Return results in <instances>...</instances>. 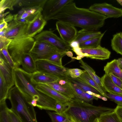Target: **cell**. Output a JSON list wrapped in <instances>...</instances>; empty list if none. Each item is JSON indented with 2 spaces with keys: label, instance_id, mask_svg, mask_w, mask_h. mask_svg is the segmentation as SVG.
<instances>
[{
  "label": "cell",
  "instance_id": "7dc6e473",
  "mask_svg": "<svg viewBox=\"0 0 122 122\" xmlns=\"http://www.w3.org/2000/svg\"><path fill=\"white\" fill-rule=\"evenodd\" d=\"M14 19V15L11 14H9L7 15L5 18L4 20L7 23L10 22L12 21Z\"/></svg>",
  "mask_w": 122,
  "mask_h": 122
},
{
  "label": "cell",
  "instance_id": "5b68a950",
  "mask_svg": "<svg viewBox=\"0 0 122 122\" xmlns=\"http://www.w3.org/2000/svg\"><path fill=\"white\" fill-rule=\"evenodd\" d=\"M35 40L26 35L12 40L8 48L9 52L18 67L21 65L22 58L26 53H30Z\"/></svg>",
  "mask_w": 122,
  "mask_h": 122
},
{
  "label": "cell",
  "instance_id": "484cf974",
  "mask_svg": "<svg viewBox=\"0 0 122 122\" xmlns=\"http://www.w3.org/2000/svg\"><path fill=\"white\" fill-rule=\"evenodd\" d=\"M106 31L100 36L79 44L81 48L91 49L96 48L100 45L101 40Z\"/></svg>",
  "mask_w": 122,
  "mask_h": 122
},
{
  "label": "cell",
  "instance_id": "d590c367",
  "mask_svg": "<svg viewBox=\"0 0 122 122\" xmlns=\"http://www.w3.org/2000/svg\"><path fill=\"white\" fill-rule=\"evenodd\" d=\"M47 113L52 122H64L68 119L65 116L56 112L48 111Z\"/></svg>",
  "mask_w": 122,
  "mask_h": 122
},
{
  "label": "cell",
  "instance_id": "f35d334b",
  "mask_svg": "<svg viewBox=\"0 0 122 122\" xmlns=\"http://www.w3.org/2000/svg\"><path fill=\"white\" fill-rule=\"evenodd\" d=\"M68 103H63L56 101L55 103V112L59 114L63 115L67 107Z\"/></svg>",
  "mask_w": 122,
  "mask_h": 122
},
{
  "label": "cell",
  "instance_id": "ab89813d",
  "mask_svg": "<svg viewBox=\"0 0 122 122\" xmlns=\"http://www.w3.org/2000/svg\"><path fill=\"white\" fill-rule=\"evenodd\" d=\"M12 40L5 37H0V50L4 47L8 46Z\"/></svg>",
  "mask_w": 122,
  "mask_h": 122
},
{
  "label": "cell",
  "instance_id": "d6986e66",
  "mask_svg": "<svg viewBox=\"0 0 122 122\" xmlns=\"http://www.w3.org/2000/svg\"><path fill=\"white\" fill-rule=\"evenodd\" d=\"M101 80L103 88L108 93L122 96V89L113 82L108 75L105 74Z\"/></svg>",
  "mask_w": 122,
  "mask_h": 122
},
{
  "label": "cell",
  "instance_id": "e0dca14e",
  "mask_svg": "<svg viewBox=\"0 0 122 122\" xmlns=\"http://www.w3.org/2000/svg\"><path fill=\"white\" fill-rule=\"evenodd\" d=\"M13 70L0 53V74L2 76L10 89L15 85Z\"/></svg>",
  "mask_w": 122,
  "mask_h": 122
},
{
  "label": "cell",
  "instance_id": "7402d4cb",
  "mask_svg": "<svg viewBox=\"0 0 122 122\" xmlns=\"http://www.w3.org/2000/svg\"><path fill=\"white\" fill-rule=\"evenodd\" d=\"M105 74H112L122 80V70L119 66L117 59L108 62L104 68Z\"/></svg>",
  "mask_w": 122,
  "mask_h": 122
},
{
  "label": "cell",
  "instance_id": "f546056e",
  "mask_svg": "<svg viewBox=\"0 0 122 122\" xmlns=\"http://www.w3.org/2000/svg\"><path fill=\"white\" fill-rule=\"evenodd\" d=\"M66 55V52L57 51L45 60L53 64L62 67L63 66L62 64V58Z\"/></svg>",
  "mask_w": 122,
  "mask_h": 122
},
{
  "label": "cell",
  "instance_id": "bcb514c9",
  "mask_svg": "<svg viewBox=\"0 0 122 122\" xmlns=\"http://www.w3.org/2000/svg\"><path fill=\"white\" fill-rule=\"evenodd\" d=\"M71 48V50L74 52L77 56H81L84 57L83 56V54L81 51V48L80 47L79 45Z\"/></svg>",
  "mask_w": 122,
  "mask_h": 122
},
{
  "label": "cell",
  "instance_id": "4316f807",
  "mask_svg": "<svg viewBox=\"0 0 122 122\" xmlns=\"http://www.w3.org/2000/svg\"><path fill=\"white\" fill-rule=\"evenodd\" d=\"M111 46L113 51L122 55V37L120 32L113 35L111 41Z\"/></svg>",
  "mask_w": 122,
  "mask_h": 122
},
{
  "label": "cell",
  "instance_id": "8fae6325",
  "mask_svg": "<svg viewBox=\"0 0 122 122\" xmlns=\"http://www.w3.org/2000/svg\"><path fill=\"white\" fill-rule=\"evenodd\" d=\"M56 26L61 38L64 41L69 44L74 40L78 32L75 26L59 21L56 22Z\"/></svg>",
  "mask_w": 122,
  "mask_h": 122
},
{
  "label": "cell",
  "instance_id": "680465c9",
  "mask_svg": "<svg viewBox=\"0 0 122 122\" xmlns=\"http://www.w3.org/2000/svg\"><path fill=\"white\" fill-rule=\"evenodd\" d=\"M120 34L121 35V36L122 37V32H120Z\"/></svg>",
  "mask_w": 122,
  "mask_h": 122
},
{
  "label": "cell",
  "instance_id": "f6af8a7d",
  "mask_svg": "<svg viewBox=\"0 0 122 122\" xmlns=\"http://www.w3.org/2000/svg\"><path fill=\"white\" fill-rule=\"evenodd\" d=\"M14 20L20 23L28 24L29 22L27 19L22 18L18 16L17 14L14 15Z\"/></svg>",
  "mask_w": 122,
  "mask_h": 122
},
{
  "label": "cell",
  "instance_id": "74e56055",
  "mask_svg": "<svg viewBox=\"0 0 122 122\" xmlns=\"http://www.w3.org/2000/svg\"><path fill=\"white\" fill-rule=\"evenodd\" d=\"M107 98L113 102L117 105L122 107V96L110 93H106Z\"/></svg>",
  "mask_w": 122,
  "mask_h": 122
},
{
  "label": "cell",
  "instance_id": "c3c4849f",
  "mask_svg": "<svg viewBox=\"0 0 122 122\" xmlns=\"http://www.w3.org/2000/svg\"><path fill=\"white\" fill-rule=\"evenodd\" d=\"M82 71V70L77 68L69 69L68 70V72L69 75H70L81 71Z\"/></svg>",
  "mask_w": 122,
  "mask_h": 122
},
{
  "label": "cell",
  "instance_id": "44dd1931",
  "mask_svg": "<svg viewBox=\"0 0 122 122\" xmlns=\"http://www.w3.org/2000/svg\"><path fill=\"white\" fill-rule=\"evenodd\" d=\"M102 34L101 32L97 30L82 29L77 32L76 36L73 41H77L80 44L98 37Z\"/></svg>",
  "mask_w": 122,
  "mask_h": 122
},
{
  "label": "cell",
  "instance_id": "f1b7e54d",
  "mask_svg": "<svg viewBox=\"0 0 122 122\" xmlns=\"http://www.w3.org/2000/svg\"><path fill=\"white\" fill-rule=\"evenodd\" d=\"M47 0H20L18 4L23 7H39L43 8Z\"/></svg>",
  "mask_w": 122,
  "mask_h": 122
},
{
  "label": "cell",
  "instance_id": "836d02e7",
  "mask_svg": "<svg viewBox=\"0 0 122 122\" xmlns=\"http://www.w3.org/2000/svg\"><path fill=\"white\" fill-rule=\"evenodd\" d=\"M98 118L100 122H118L114 110L102 115Z\"/></svg>",
  "mask_w": 122,
  "mask_h": 122
},
{
  "label": "cell",
  "instance_id": "4dcf8cb0",
  "mask_svg": "<svg viewBox=\"0 0 122 122\" xmlns=\"http://www.w3.org/2000/svg\"><path fill=\"white\" fill-rule=\"evenodd\" d=\"M9 90L2 76L0 74V102L6 101Z\"/></svg>",
  "mask_w": 122,
  "mask_h": 122
},
{
  "label": "cell",
  "instance_id": "ee69618b",
  "mask_svg": "<svg viewBox=\"0 0 122 122\" xmlns=\"http://www.w3.org/2000/svg\"><path fill=\"white\" fill-rule=\"evenodd\" d=\"M118 122H122V107L117 105L114 108Z\"/></svg>",
  "mask_w": 122,
  "mask_h": 122
},
{
  "label": "cell",
  "instance_id": "30bf717a",
  "mask_svg": "<svg viewBox=\"0 0 122 122\" xmlns=\"http://www.w3.org/2000/svg\"><path fill=\"white\" fill-rule=\"evenodd\" d=\"M89 9L109 18H118L122 16V9L113 6L106 3L95 4L90 6Z\"/></svg>",
  "mask_w": 122,
  "mask_h": 122
},
{
  "label": "cell",
  "instance_id": "603a6c76",
  "mask_svg": "<svg viewBox=\"0 0 122 122\" xmlns=\"http://www.w3.org/2000/svg\"><path fill=\"white\" fill-rule=\"evenodd\" d=\"M69 80L71 81L76 84L84 92H86L87 91H89L101 95L96 89L89 85L80 77L74 78L71 77Z\"/></svg>",
  "mask_w": 122,
  "mask_h": 122
},
{
  "label": "cell",
  "instance_id": "d6a6232c",
  "mask_svg": "<svg viewBox=\"0 0 122 122\" xmlns=\"http://www.w3.org/2000/svg\"><path fill=\"white\" fill-rule=\"evenodd\" d=\"M6 101L0 102V122H11L7 111Z\"/></svg>",
  "mask_w": 122,
  "mask_h": 122
},
{
  "label": "cell",
  "instance_id": "db71d44e",
  "mask_svg": "<svg viewBox=\"0 0 122 122\" xmlns=\"http://www.w3.org/2000/svg\"><path fill=\"white\" fill-rule=\"evenodd\" d=\"M66 55L72 58L73 56V54L71 51H69L66 52Z\"/></svg>",
  "mask_w": 122,
  "mask_h": 122
},
{
  "label": "cell",
  "instance_id": "6da1fadb",
  "mask_svg": "<svg viewBox=\"0 0 122 122\" xmlns=\"http://www.w3.org/2000/svg\"><path fill=\"white\" fill-rule=\"evenodd\" d=\"M73 1L66 5L51 20L90 30H97L103 26L107 19L105 16L89 9L78 7Z\"/></svg>",
  "mask_w": 122,
  "mask_h": 122
},
{
  "label": "cell",
  "instance_id": "94428289",
  "mask_svg": "<svg viewBox=\"0 0 122 122\" xmlns=\"http://www.w3.org/2000/svg\"></svg>",
  "mask_w": 122,
  "mask_h": 122
},
{
  "label": "cell",
  "instance_id": "cb8c5ba5",
  "mask_svg": "<svg viewBox=\"0 0 122 122\" xmlns=\"http://www.w3.org/2000/svg\"><path fill=\"white\" fill-rule=\"evenodd\" d=\"M80 77L89 85L96 89L102 96L107 98L106 93L104 91L102 87L91 78L86 71Z\"/></svg>",
  "mask_w": 122,
  "mask_h": 122
},
{
  "label": "cell",
  "instance_id": "d4e9b609",
  "mask_svg": "<svg viewBox=\"0 0 122 122\" xmlns=\"http://www.w3.org/2000/svg\"><path fill=\"white\" fill-rule=\"evenodd\" d=\"M25 12L20 17L25 19L28 20L29 22L32 20L40 12H41L43 8L39 7H23Z\"/></svg>",
  "mask_w": 122,
  "mask_h": 122
},
{
  "label": "cell",
  "instance_id": "60d3db41",
  "mask_svg": "<svg viewBox=\"0 0 122 122\" xmlns=\"http://www.w3.org/2000/svg\"><path fill=\"white\" fill-rule=\"evenodd\" d=\"M70 81L72 87L75 94V98H76L81 94L84 92L76 84L71 81Z\"/></svg>",
  "mask_w": 122,
  "mask_h": 122
},
{
  "label": "cell",
  "instance_id": "e575fe53",
  "mask_svg": "<svg viewBox=\"0 0 122 122\" xmlns=\"http://www.w3.org/2000/svg\"><path fill=\"white\" fill-rule=\"evenodd\" d=\"M8 46L4 47L0 50V53L3 55L4 59L13 69L18 67L13 60L8 50Z\"/></svg>",
  "mask_w": 122,
  "mask_h": 122
},
{
  "label": "cell",
  "instance_id": "1f68e13d",
  "mask_svg": "<svg viewBox=\"0 0 122 122\" xmlns=\"http://www.w3.org/2000/svg\"><path fill=\"white\" fill-rule=\"evenodd\" d=\"M20 0H0V13H4L7 9L13 10L14 6L18 4Z\"/></svg>",
  "mask_w": 122,
  "mask_h": 122
},
{
  "label": "cell",
  "instance_id": "8992f818",
  "mask_svg": "<svg viewBox=\"0 0 122 122\" xmlns=\"http://www.w3.org/2000/svg\"><path fill=\"white\" fill-rule=\"evenodd\" d=\"M37 71L56 77L59 79H69L68 68L61 67L53 64L45 60L36 61Z\"/></svg>",
  "mask_w": 122,
  "mask_h": 122
},
{
  "label": "cell",
  "instance_id": "7bdbcfd3",
  "mask_svg": "<svg viewBox=\"0 0 122 122\" xmlns=\"http://www.w3.org/2000/svg\"><path fill=\"white\" fill-rule=\"evenodd\" d=\"M108 75L113 82L119 88L122 89V80L113 74H110Z\"/></svg>",
  "mask_w": 122,
  "mask_h": 122
},
{
  "label": "cell",
  "instance_id": "ac0fdd59",
  "mask_svg": "<svg viewBox=\"0 0 122 122\" xmlns=\"http://www.w3.org/2000/svg\"><path fill=\"white\" fill-rule=\"evenodd\" d=\"M24 72L31 82L35 86L39 84H46L55 82L59 79L53 76L38 71L32 74Z\"/></svg>",
  "mask_w": 122,
  "mask_h": 122
},
{
  "label": "cell",
  "instance_id": "816d5d0a",
  "mask_svg": "<svg viewBox=\"0 0 122 122\" xmlns=\"http://www.w3.org/2000/svg\"><path fill=\"white\" fill-rule=\"evenodd\" d=\"M9 12H7L5 13H0V23L3 21L7 15L9 14Z\"/></svg>",
  "mask_w": 122,
  "mask_h": 122
},
{
  "label": "cell",
  "instance_id": "6125c7cd",
  "mask_svg": "<svg viewBox=\"0 0 122 122\" xmlns=\"http://www.w3.org/2000/svg\"></svg>",
  "mask_w": 122,
  "mask_h": 122
},
{
  "label": "cell",
  "instance_id": "6f0895ef",
  "mask_svg": "<svg viewBox=\"0 0 122 122\" xmlns=\"http://www.w3.org/2000/svg\"><path fill=\"white\" fill-rule=\"evenodd\" d=\"M94 122H100L99 118H97L94 121Z\"/></svg>",
  "mask_w": 122,
  "mask_h": 122
},
{
  "label": "cell",
  "instance_id": "f907efd6",
  "mask_svg": "<svg viewBox=\"0 0 122 122\" xmlns=\"http://www.w3.org/2000/svg\"><path fill=\"white\" fill-rule=\"evenodd\" d=\"M8 23L5 22L4 20L0 23V31H2L4 29L7 28Z\"/></svg>",
  "mask_w": 122,
  "mask_h": 122
},
{
  "label": "cell",
  "instance_id": "3957f363",
  "mask_svg": "<svg viewBox=\"0 0 122 122\" xmlns=\"http://www.w3.org/2000/svg\"><path fill=\"white\" fill-rule=\"evenodd\" d=\"M114 109L96 106L76 98L68 103L63 115L74 122H94L102 114L114 111Z\"/></svg>",
  "mask_w": 122,
  "mask_h": 122
},
{
  "label": "cell",
  "instance_id": "9a60e30c",
  "mask_svg": "<svg viewBox=\"0 0 122 122\" xmlns=\"http://www.w3.org/2000/svg\"><path fill=\"white\" fill-rule=\"evenodd\" d=\"M81 50L84 57L92 59L104 60L109 59L111 54L109 50L101 45L93 48H81Z\"/></svg>",
  "mask_w": 122,
  "mask_h": 122
},
{
  "label": "cell",
  "instance_id": "681fc988",
  "mask_svg": "<svg viewBox=\"0 0 122 122\" xmlns=\"http://www.w3.org/2000/svg\"><path fill=\"white\" fill-rule=\"evenodd\" d=\"M85 70H82V71L77 72V73L71 74L69 75L70 77L73 78H76L79 77L80 76L84 73L85 71Z\"/></svg>",
  "mask_w": 122,
  "mask_h": 122
},
{
  "label": "cell",
  "instance_id": "11a10c76",
  "mask_svg": "<svg viewBox=\"0 0 122 122\" xmlns=\"http://www.w3.org/2000/svg\"><path fill=\"white\" fill-rule=\"evenodd\" d=\"M116 1L118 3L122 6V0H117Z\"/></svg>",
  "mask_w": 122,
  "mask_h": 122
},
{
  "label": "cell",
  "instance_id": "83f0119b",
  "mask_svg": "<svg viewBox=\"0 0 122 122\" xmlns=\"http://www.w3.org/2000/svg\"><path fill=\"white\" fill-rule=\"evenodd\" d=\"M79 62L81 64L80 67L83 68L89 74L91 78L100 86L103 88L101 80V78L96 74L94 70L86 63L81 59L79 60Z\"/></svg>",
  "mask_w": 122,
  "mask_h": 122
},
{
  "label": "cell",
  "instance_id": "7c38bea8",
  "mask_svg": "<svg viewBox=\"0 0 122 122\" xmlns=\"http://www.w3.org/2000/svg\"><path fill=\"white\" fill-rule=\"evenodd\" d=\"M46 84L69 98L75 97V93L69 79H59L55 82Z\"/></svg>",
  "mask_w": 122,
  "mask_h": 122
},
{
  "label": "cell",
  "instance_id": "277c9868",
  "mask_svg": "<svg viewBox=\"0 0 122 122\" xmlns=\"http://www.w3.org/2000/svg\"><path fill=\"white\" fill-rule=\"evenodd\" d=\"M7 99L10 109L21 122H38L34 107L30 104L15 86L10 89Z\"/></svg>",
  "mask_w": 122,
  "mask_h": 122
},
{
  "label": "cell",
  "instance_id": "4fadbf2b",
  "mask_svg": "<svg viewBox=\"0 0 122 122\" xmlns=\"http://www.w3.org/2000/svg\"><path fill=\"white\" fill-rule=\"evenodd\" d=\"M47 23L43 17L41 12H39L28 24L26 35L33 38L38 33H40Z\"/></svg>",
  "mask_w": 122,
  "mask_h": 122
},
{
  "label": "cell",
  "instance_id": "ba28073f",
  "mask_svg": "<svg viewBox=\"0 0 122 122\" xmlns=\"http://www.w3.org/2000/svg\"><path fill=\"white\" fill-rule=\"evenodd\" d=\"M57 51H59L50 43L43 41L35 40L30 53L36 61L46 60Z\"/></svg>",
  "mask_w": 122,
  "mask_h": 122
},
{
  "label": "cell",
  "instance_id": "ffe728a7",
  "mask_svg": "<svg viewBox=\"0 0 122 122\" xmlns=\"http://www.w3.org/2000/svg\"><path fill=\"white\" fill-rule=\"evenodd\" d=\"M21 69L28 73L32 74L37 71L36 61L30 53L23 56L21 61Z\"/></svg>",
  "mask_w": 122,
  "mask_h": 122
},
{
  "label": "cell",
  "instance_id": "b9f144b4",
  "mask_svg": "<svg viewBox=\"0 0 122 122\" xmlns=\"http://www.w3.org/2000/svg\"><path fill=\"white\" fill-rule=\"evenodd\" d=\"M7 111L11 122H21L18 117L10 109L8 108Z\"/></svg>",
  "mask_w": 122,
  "mask_h": 122
},
{
  "label": "cell",
  "instance_id": "7a4b0ae2",
  "mask_svg": "<svg viewBox=\"0 0 122 122\" xmlns=\"http://www.w3.org/2000/svg\"><path fill=\"white\" fill-rule=\"evenodd\" d=\"M13 75L15 86L29 103L35 99L37 101V107L39 109L55 112L56 101L38 91L21 68L13 69Z\"/></svg>",
  "mask_w": 122,
  "mask_h": 122
},
{
  "label": "cell",
  "instance_id": "f5cc1de1",
  "mask_svg": "<svg viewBox=\"0 0 122 122\" xmlns=\"http://www.w3.org/2000/svg\"><path fill=\"white\" fill-rule=\"evenodd\" d=\"M117 61L119 66L121 68H122V57L118 58Z\"/></svg>",
  "mask_w": 122,
  "mask_h": 122
},
{
  "label": "cell",
  "instance_id": "9c48e42d",
  "mask_svg": "<svg viewBox=\"0 0 122 122\" xmlns=\"http://www.w3.org/2000/svg\"><path fill=\"white\" fill-rule=\"evenodd\" d=\"M73 1L72 0H47L41 12L43 17L46 21L51 20L66 5Z\"/></svg>",
  "mask_w": 122,
  "mask_h": 122
},
{
  "label": "cell",
  "instance_id": "5bb4252c",
  "mask_svg": "<svg viewBox=\"0 0 122 122\" xmlns=\"http://www.w3.org/2000/svg\"><path fill=\"white\" fill-rule=\"evenodd\" d=\"M28 24L20 23L13 20L8 24L5 37L13 39L26 35Z\"/></svg>",
  "mask_w": 122,
  "mask_h": 122
},
{
  "label": "cell",
  "instance_id": "9f6ffc18",
  "mask_svg": "<svg viewBox=\"0 0 122 122\" xmlns=\"http://www.w3.org/2000/svg\"><path fill=\"white\" fill-rule=\"evenodd\" d=\"M64 122H72L70 119L68 118Z\"/></svg>",
  "mask_w": 122,
  "mask_h": 122
},
{
  "label": "cell",
  "instance_id": "8d00e7d4",
  "mask_svg": "<svg viewBox=\"0 0 122 122\" xmlns=\"http://www.w3.org/2000/svg\"><path fill=\"white\" fill-rule=\"evenodd\" d=\"M76 98L88 103L92 102L94 99L97 100L98 99L95 96L84 92Z\"/></svg>",
  "mask_w": 122,
  "mask_h": 122
},
{
  "label": "cell",
  "instance_id": "52a82bcc",
  "mask_svg": "<svg viewBox=\"0 0 122 122\" xmlns=\"http://www.w3.org/2000/svg\"><path fill=\"white\" fill-rule=\"evenodd\" d=\"M34 38L35 40L43 41L50 43L59 51L66 52L71 50L69 44L58 37L51 30L43 31L36 35Z\"/></svg>",
  "mask_w": 122,
  "mask_h": 122
},
{
  "label": "cell",
  "instance_id": "91938a15",
  "mask_svg": "<svg viewBox=\"0 0 122 122\" xmlns=\"http://www.w3.org/2000/svg\"><path fill=\"white\" fill-rule=\"evenodd\" d=\"M121 69H122V68H121Z\"/></svg>",
  "mask_w": 122,
  "mask_h": 122
},
{
  "label": "cell",
  "instance_id": "2e32d148",
  "mask_svg": "<svg viewBox=\"0 0 122 122\" xmlns=\"http://www.w3.org/2000/svg\"><path fill=\"white\" fill-rule=\"evenodd\" d=\"M39 92L53 99L56 101L63 103L71 101L72 99L69 98L61 94L46 84H39L35 86Z\"/></svg>",
  "mask_w": 122,
  "mask_h": 122
}]
</instances>
